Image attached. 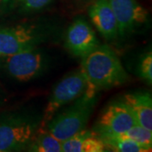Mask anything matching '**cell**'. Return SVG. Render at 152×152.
<instances>
[{
  "mask_svg": "<svg viewBox=\"0 0 152 152\" xmlns=\"http://www.w3.org/2000/svg\"><path fill=\"white\" fill-rule=\"evenodd\" d=\"M139 68L142 78L151 84L152 81V55L151 52L144 56Z\"/></svg>",
  "mask_w": 152,
  "mask_h": 152,
  "instance_id": "cell-16",
  "label": "cell"
},
{
  "mask_svg": "<svg viewBox=\"0 0 152 152\" xmlns=\"http://www.w3.org/2000/svg\"><path fill=\"white\" fill-rule=\"evenodd\" d=\"M107 147H110L116 151L120 152H145L149 151L145 147L124 136H116L102 140Z\"/></svg>",
  "mask_w": 152,
  "mask_h": 152,
  "instance_id": "cell-14",
  "label": "cell"
},
{
  "mask_svg": "<svg viewBox=\"0 0 152 152\" xmlns=\"http://www.w3.org/2000/svg\"><path fill=\"white\" fill-rule=\"evenodd\" d=\"M4 58L5 69L11 77L18 81L26 82L33 80L41 74L45 65L43 55L36 48Z\"/></svg>",
  "mask_w": 152,
  "mask_h": 152,
  "instance_id": "cell-5",
  "label": "cell"
},
{
  "mask_svg": "<svg viewBox=\"0 0 152 152\" xmlns=\"http://www.w3.org/2000/svg\"><path fill=\"white\" fill-rule=\"evenodd\" d=\"M66 46L75 56L85 57L99 46L92 27L80 19L74 22L66 34Z\"/></svg>",
  "mask_w": 152,
  "mask_h": 152,
  "instance_id": "cell-8",
  "label": "cell"
},
{
  "mask_svg": "<svg viewBox=\"0 0 152 152\" xmlns=\"http://www.w3.org/2000/svg\"><path fill=\"white\" fill-rule=\"evenodd\" d=\"M135 118L124 102L110 104L98 120L96 133L102 140L124 135L134 125Z\"/></svg>",
  "mask_w": 152,
  "mask_h": 152,
  "instance_id": "cell-4",
  "label": "cell"
},
{
  "mask_svg": "<svg viewBox=\"0 0 152 152\" xmlns=\"http://www.w3.org/2000/svg\"><path fill=\"white\" fill-rule=\"evenodd\" d=\"M89 15L95 27L106 39L117 37L118 23L108 0H96L90 8Z\"/></svg>",
  "mask_w": 152,
  "mask_h": 152,
  "instance_id": "cell-10",
  "label": "cell"
},
{
  "mask_svg": "<svg viewBox=\"0 0 152 152\" xmlns=\"http://www.w3.org/2000/svg\"><path fill=\"white\" fill-rule=\"evenodd\" d=\"M37 35L32 28L19 26L0 29V57H7L35 48Z\"/></svg>",
  "mask_w": 152,
  "mask_h": 152,
  "instance_id": "cell-7",
  "label": "cell"
},
{
  "mask_svg": "<svg viewBox=\"0 0 152 152\" xmlns=\"http://www.w3.org/2000/svg\"><path fill=\"white\" fill-rule=\"evenodd\" d=\"M91 85L82 69L64 77L55 87L44 113L42 125H46L61 107L81 96Z\"/></svg>",
  "mask_w": 152,
  "mask_h": 152,
  "instance_id": "cell-3",
  "label": "cell"
},
{
  "mask_svg": "<svg viewBox=\"0 0 152 152\" xmlns=\"http://www.w3.org/2000/svg\"><path fill=\"white\" fill-rule=\"evenodd\" d=\"M1 1H2V0H0V2H1Z\"/></svg>",
  "mask_w": 152,
  "mask_h": 152,
  "instance_id": "cell-18",
  "label": "cell"
},
{
  "mask_svg": "<svg viewBox=\"0 0 152 152\" xmlns=\"http://www.w3.org/2000/svg\"><path fill=\"white\" fill-rule=\"evenodd\" d=\"M35 126L23 119L0 124V152L11 151L29 145L35 134Z\"/></svg>",
  "mask_w": 152,
  "mask_h": 152,
  "instance_id": "cell-6",
  "label": "cell"
},
{
  "mask_svg": "<svg viewBox=\"0 0 152 152\" xmlns=\"http://www.w3.org/2000/svg\"><path fill=\"white\" fill-rule=\"evenodd\" d=\"M123 102L130 108L137 124L152 131V101L150 94H128Z\"/></svg>",
  "mask_w": 152,
  "mask_h": 152,
  "instance_id": "cell-12",
  "label": "cell"
},
{
  "mask_svg": "<svg viewBox=\"0 0 152 152\" xmlns=\"http://www.w3.org/2000/svg\"><path fill=\"white\" fill-rule=\"evenodd\" d=\"M96 91V90L90 86L81 96L76 99L75 103L61 113L55 114L46 124L49 133L60 142H64L83 130L92 113Z\"/></svg>",
  "mask_w": 152,
  "mask_h": 152,
  "instance_id": "cell-2",
  "label": "cell"
},
{
  "mask_svg": "<svg viewBox=\"0 0 152 152\" xmlns=\"http://www.w3.org/2000/svg\"><path fill=\"white\" fill-rule=\"evenodd\" d=\"M81 69L96 91L122 85L128 79L118 57L107 46H98L85 56Z\"/></svg>",
  "mask_w": 152,
  "mask_h": 152,
  "instance_id": "cell-1",
  "label": "cell"
},
{
  "mask_svg": "<svg viewBox=\"0 0 152 152\" xmlns=\"http://www.w3.org/2000/svg\"><path fill=\"white\" fill-rule=\"evenodd\" d=\"M27 10H39L47 6L51 0H20Z\"/></svg>",
  "mask_w": 152,
  "mask_h": 152,
  "instance_id": "cell-17",
  "label": "cell"
},
{
  "mask_svg": "<svg viewBox=\"0 0 152 152\" xmlns=\"http://www.w3.org/2000/svg\"><path fill=\"white\" fill-rule=\"evenodd\" d=\"M124 137L129 138L131 140H134L142 146L145 147L149 151H151L152 146V133L151 131L148 130L142 127L140 124L134 125L131 129L125 133Z\"/></svg>",
  "mask_w": 152,
  "mask_h": 152,
  "instance_id": "cell-15",
  "label": "cell"
},
{
  "mask_svg": "<svg viewBox=\"0 0 152 152\" xmlns=\"http://www.w3.org/2000/svg\"><path fill=\"white\" fill-rule=\"evenodd\" d=\"M30 145V151L37 152L62 151V142L52 135L47 129L42 128L34 134Z\"/></svg>",
  "mask_w": 152,
  "mask_h": 152,
  "instance_id": "cell-13",
  "label": "cell"
},
{
  "mask_svg": "<svg viewBox=\"0 0 152 152\" xmlns=\"http://www.w3.org/2000/svg\"><path fill=\"white\" fill-rule=\"evenodd\" d=\"M106 149L103 140L96 132L83 129L62 142L64 152H102Z\"/></svg>",
  "mask_w": 152,
  "mask_h": 152,
  "instance_id": "cell-11",
  "label": "cell"
},
{
  "mask_svg": "<svg viewBox=\"0 0 152 152\" xmlns=\"http://www.w3.org/2000/svg\"><path fill=\"white\" fill-rule=\"evenodd\" d=\"M118 23L120 36L132 31L147 19V11L135 0H108Z\"/></svg>",
  "mask_w": 152,
  "mask_h": 152,
  "instance_id": "cell-9",
  "label": "cell"
}]
</instances>
